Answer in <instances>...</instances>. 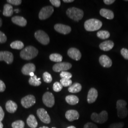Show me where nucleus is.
I'll return each mask as SVG.
<instances>
[{
    "mask_svg": "<svg viewBox=\"0 0 128 128\" xmlns=\"http://www.w3.org/2000/svg\"><path fill=\"white\" fill-rule=\"evenodd\" d=\"M14 11H15L16 12L18 13V12H19V10H18V9H15L14 10Z\"/></svg>",
    "mask_w": 128,
    "mask_h": 128,
    "instance_id": "49",
    "label": "nucleus"
},
{
    "mask_svg": "<svg viewBox=\"0 0 128 128\" xmlns=\"http://www.w3.org/2000/svg\"><path fill=\"white\" fill-rule=\"evenodd\" d=\"M34 36L37 40L43 45H46L50 43V38L48 35L42 30H37Z\"/></svg>",
    "mask_w": 128,
    "mask_h": 128,
    "instance_id": "6",
    "label": "nucleus"
},
{
    "mask_svg": "<svg viewBox=\"0 0 128 128\" xmlns=\"http://www.w3.org/2000/svg\"><path fill=\"white\" fill-rule=\"evenodd\" d=\"M124 126V124L122 122L114 123L111 124L108 128H122Z\"/></svg>",
    "mask_w": 128,
    "mask_h": 128,
    "instance_id": "36",
    "label": "nucleus"
},
{
    "mask_svg": "<svg viewBox=\"0 0 128 128\" xmlns=\"http://www.w3.org/2000/svg\"><path fill=\"white\" fill-rule=\"evenodd\" d=\"M38 51L37 48L32 46H28L20 53V56L23 60H32L37 56Z\"/></svg>",
    "mask_w": 128,
    "mask_h": 128,
    "instance_id": "1",
    "label": "nucleus"
},
{
    "mask_svg": "<svg viewBox=\"0 0 128 128\" xmlns=\"http://www.w3.org/2000/svg\"><path fill=\"white\" fill-rule=\"evenodd\" d=\"M100 14L102 16L108 20H112L114 18V14L110 10L102 9L100 11Z\"/></svg>",
    "mask_w": 128,
    "mask_h": 128,
    "instance_id": "22",
    "label": "nucleus"
},
{
    "mask_svg": "<svg viewBox=\"0 0 128 128\" xmlns=\"http://www.w3.org/2000/svg\"><path fill=\"white\" fill-rule=\"evenodd\" d=\"M7 41V37L4 32L0 31V43H4Z\"/></svg>",
    "mask_w": 128,
    "mask_h": 128,
    "instance_id": "38",
    "label": "nucleus"
},
{
    "mask_svg": "<svg viewBox=\"0 0 128 128\" xmlns=\"http://www.w3.org/2000/svg\"><path fill=\"white\" fill-rule=\"evenodd\" d=\"M54 28L57 32L64 35L68 34L71 32V28L70 26L62 24H56Z\"/></svg>",
    "mask_w": 128,
    "mask_h": 128,
    "instance_id": "13",
    "label": "nucleus"
},
{
    "mask_svg": "<svg viewBox=\"0 0 128 128\" xmlns=\"http://www.w3.org/2000/svg\"><path fill=\"white\" fill-rule=\"evenodd\" d=\"M5 107L7 112L10 113H14L17 110L18 105L14 101L9 100L6 103Z\"/></svg>",
    "mask_w": 128,
    "mask_h": 128,
    "instance_id": "21",
    "label": "nucleus"
},
{
    "mask_svg": "<svg viewBox=\"0 0 128 128\" xmlns=\"http://www.w3.org/2000/svg\"><path fill=\"white\" fill-rule=\"evenodd\" d=\"M7 2L10 4L14 5H19L22 4V2L21 0H7Z\"/></svg>",
    "mask_w": 128,
    "mask_h": 128,
    "instance_id": "39",
    "label": "nucleus"
},
{
    "mask_svg": "<svg viewBox=\"0 0 128 128\" xmlns=\"http://www.w3.org/2000/svg\"><path fill=\"white\" fill-rule=\"evenodd\" d=\"M68 55L70 58L76 61L80 60L82 56L80 51L74 48H71L69 49L68 51Z\"/></svg>",
    "mask_w": 128,
    "mask_h": 128,
    "instance_id": "14",
    "label": "nucleus"
},
{
    "mask_svg": "<svg viewBox=\"0 0 128 128\" xmlns=\"http://www.w3.org/2000/svg\"><path fill=\"white\" fill-rule=\"evenodd\" d=\"M50 2L52 4L56 7H59L61 5L60 0H50Z\"/></svg>",
    "mask_w": 128,
    "mask_h": 128,
    "instance_id": "41",
    "label": "nucleus"
},
{
    "mask_svg": "<svg viewBox=\"0 0 128 128\" xmlns=\"http://www.w3.org/2000/svg\"><path fill=\"white\" fill-rule=\"evenodd\" d=\"M6 89V86L4 82L0 80V92H3Z\"/></svg>",
    "mask_w": 128,
    "mask_h": 128,
    "instance_id": "42",
    "label": "nucleus"
},
{
    "mask_svg": "<svg viewBox=\"0 0 128 128\" xmlns=\"http://www.w3.org/2000/svg\"><path fill=\"white\" fill-rule=\"evenodd\" d=\"M104 2L107 5H110L112 4L115 2V0H104Z\"/></svg>",
    "mask_w": 128,
    "mask_h": 128,
    "instance_id": "44",
    "label": "nucleus"
},
{
    "mask_svg": "<svg viewBox=\"0 0 128 128\" xmlns=\"http://www.w3.org/2000/svg\"><path fill=\"white\" fill-rule=\"evenodd\" d=\"M84 128H98L96 124L92 122H87L84 125Z\"/></svg>",
    "mask_w": 128,
    "mask_h": 128,
    "instance_id": "40",
    "label": "nucleus"
},
{
    "mask_svg": "<svg viewBox=\"0 0 128 128\" xmlns=\"http://www.w3.org/2000/svg\"><path fill=\"white\" fill-rule=\"evenodd\" d=\"M42 101L44 104L48 107H52L55 104V97L51 92H47L43 94Z\"/></svg>",
    "mask_w": 128,
    "mask_h": 128,
    "instance_id": "8",
    "label": "nucleus"
},
{
    "mask_svg": "<svg viewBox=\"0 0 128 128\" xmlns=\"http://www.w3.org/2000/svg\"><path fill=\"white\" fill-rule=\"evenodd\" d=\"M36 66L33 63H28L25 64L22 69V72L24 75L30 76L31 73H34Z\"/></svg>",
    "mask_w": 128,
    "mask_h": 128,
    "instance_id": "18",
    "label": "nucleus"
},
{
    "mask_svg": "<svg viewBox=\"0 0 128 128\" xmlns=\"http://www.w3.org/2000/svg\"><path fill=\"white\" fill-rule=\"evenodd\" d=\"M97 36L102 40H105L110 37V34L106 30H100L97 33Z\"/></svg>",
    "mask_w": 128,
    "mask_h": 128,
    "instance_id": "30",
    "label": "nucleus"
},
{
    "mask_svg": "<svg viewBox=\"0 0 128 128\" xmlns=\"http://www.w3.org/2000/svg\"><path fill=\"white\" fill-rule=\"evenodd\" d=\"M37 114L41 122L46 124H50L51 119L48 112L43 108H40L37 110Z\"/></svg>",
    "mask_w": 128,
    "mask_h": 128,
    "instance_id": "10",
    "label": "nucleus"
},
{
    "mask_svg": "<svg viewBox=\"0 0 128 128\" xmlns=\"http://www.w3.org/2000/svg\"><path fill=\"white\" fill-rule=\"evenodd\" d=\"M2 18H0V27L2 26Z\"/></svg>",
    "mask_w": 128,
    "mask_h": 128,
    "instance_id": "47",
    "label": "nucleus"
},
{
    "mask_svg": "<svg viewBox=\"0 0 128 128\" xmlns=\"http://www.w3.org/2000/svg\"><path fill=\"white\" fill-rule=\"evenodd\" d=\"M72 64L68 62H60L55 64L53 66V70L56 72L66 71L72 68Z\"/></svg>",
    "mask_w": 128,
    "mask_h": 128,
    "instance_id": "11",
    "label": "nucleus"
},
{
    "mask_svg": "<svg viewBox=\"0 0 128 128\" xmlns=\"http://www.w3.org/2000/svg\"><path fill=\"white\" fill-rule=\"evenodd\" d=\"M13 23L21 27H24L27 25V20L23 17L16 16L12 18Z\"/></svg>",
    "mask_w": 128,
    "mask_h": 128,
    "instance_id": "19",
    "label": "nucleus"
},
{
    "mask_svg": "<svg viewBox=\"0 0 128 128\" xmlns=\"http://www.w3.org/2000/svg\"><path fill=\"white\" fill-rule=\"evenodd\" d=\"M36 103V98L33 95H28L22 98L21 104L23 107L28 108L34 105Z\"/></svg>",
    "mask_w": 128,
    "mask_h": 128,
    "instance_id": "9",
    "label": "nucleus"
},
{
    "mask_svg": "<svg viewBox=\"0 0 128 128\" xmlns=\"http://www.w3.org/2000/svg\"><path fill=\"white\" fill-rule=\"evenodd\" d=\"M65 117L69 122H73L79 119L80 115L76 110H69L66 112Z\"/></svg>",
    "mask_w": 128,
    "mask_h": 128,
    "instance_id": "15",
    "label": "nucleus"
},
{
    "mask_svg": "<svg viewBox=\"0 0 128 128\" xmlns=\"http://www.w3.org/2000/svg\"><path fill=\"white\" fill-rule=\"evenodd\" d=\"M50 59L52 61L60 63L62 61L63 57L60 54L53 53L50 56Z\"/></svg>",
    "mask_w": 128,
    "mask_h": 128,
    "instance_id": "28",
    "label": "nucleus"
},
{
    "mask_svg": "<svg viewBox=\"0 0 128 128\" xmlns=\"http://www.w3.org/2000/svg\"><path fill=\"white\" fill-rule=\"evenodd\" d=\"M82 86L78 82H75L69 86L68 91L71 93H78L81 91Z\"/></svg>",
    "mask_w": 128,
    "mask_h": 128,
    "instance_id": "26",
    "label": "nucleus"
},
{
    "mask_svg": "<svg viewBox=\"0 0 128 128\" xmlns=\"http://www.w3.org/2000/svg\"><path fill=\"white\" fill-rule=\"evenodd\" d=\"M98 91L96 89L92 88L88 92L87 101L89 104H92L95 102L98 97Z\"/></svg>",
    "mask_w": 128,
    "mask_h": 128,
    "instance_id": "16",
    "label": "nucleus"
},
{
    "mask_svg": "<svg viewBox=\"0 0 128 128\" xmlns=\"http://www.w3.org/2000/svg\"><path fill=\"white\" fill-rule=\"evenodd\" d=\"M92 120L98 124H102L107 121L108 119V114L106 110H102L99 114L93 112L91 116Z\"/></svg>",
    "mask_w": 128,
    "mask_h": 128,
    "instance_id": "5",
    "label": "nucleus"
},
{
    "mask_svg": "<svg viewBox=\"0 0 128 128\" xmlns=\"http://www.w3.org/2000/svg\"><path fill=\"white\" fill-rule=\"evenodd\" d=\"M66 101L70 105H76L79 102V99L78 96L74 95H69L66 97Z\"/></svg>",
    "mask_w": 128,
    "mask_h": 128,
    "instance_id": "24",
    "label": "nucleus"
},
{
    "mask_svg": "<svg viewBox=\"0 0 128 128\" xmlns=\"http://www.w3.org/2000/svg\"><path fill=\"white\" fill-rule=\"evenodd\" d=\"M4 128V125L2 122H0V128Z\"/></svg>",
    "mask_w": 128,
    "mask_h": 128,
    "instance_id": "46",
    "label": "nucleus"
},
{
    "mask_svg": "<svg viewBox=\"0 0 128 128\" xmlns=\"http://www.w3.org/2000/svg\"><path fill=\"white\" fill-rule=\"evenodd\" d=\"M63 86H62V85L61 84L60 82H56L53 84V89L56 92H59L61 91V90L63 88Z\"/></svg>",
    "mask_w": 128,
    "mask_h": 128,
    "instance_id": "34",
    "label": "nucleus"
},
{
    "mask_svg": "<svg viewBox=\"0 0 128 128\" xmlns=\"http://www.w3.org/2000/svg\"><path fill=\"white\" fill-rule=\"evenodd\" d=\"M126 102L123 100H119L117 102L116 108L117 110V115L120 119H124L128 115V110L126 108Z\"/></svg>",
    "mask_w": 128,
    "mask_h": 128,
    "instance_id": "4",
    "label": "nucleus"
},
{
    "mask_svg": "<svg viewBox=\"0 0 128 128\" xmlns=\"http://www.w3.org/2000/svg\"><path fill=\"white\" fill-rule=\"evenodd\" d=\"M102 22L96 18H91L86 20L84 27L88 32H94L99 30L102 26Z\"/></svg>",
    "mask_w": 128,
    "mask_h": 128,
    "instance_id": "2",
    "label": "nucleus"
},
{
    "mask_svg": "<svg viewBox=\"0 0 128 128\" xmlns=\"http://www.w3.org/2000/svg\"><path fill=\"white\" fill-rule=\"evenodd\" d=\"M63 2H66V3H69V2H74V0H63Z\"/></svg>",
    "mask_w": 128,
    "mask_h": 128,
    "instance_id": "45",
    "label": "nucleus"
},
{
    "mask_svg": "<svg viewBox=\"0 0 128 128\" xmlns=\"http://www.w3.org/2000/svg\"><path fill=\"white\" fill-rule=\"evenodd\" d=\"M99 63L104 68H109L112 66V61L110 58L105 55H102L99 59Z\"/></svg>",
    "mask_w": 128,
    "mask_h": 128,
    "instance_id": "17",
    "label": "nucleus"
},
{
    "mask_svg": "<svg viewBox=\"0 0 128 128\" xmlns=\"http://www.w3.org/2000/svg\"><path fill=\"white\" fill-rule=\"evenodd\" d=\"M28 82L30 85L35 86H38L41 84V81L38 80L37 76L36 75H34L33 76L30 77L29 79Z\"/></svg>",
    "mask_w": 128,
    "mask_h": 128,
    "instance_id": "29",
    "label": "nucleus"
},
{
    "mask_svg": "<svg viewBox=\"0 0 128 128\" xmlns=\"http://www.w3.org/2000/svg\"><path fill=\"white\" fill-rule=\"evenodd\" d=\"M60 76L62 78H64L67 79H70L72 78V74L68 72L62 71L60 74Z\"/></svg>",
    "mask_w": 128,
    "mask_h": 128,
    "instance_id": "35",
    "label": "nucleus"
},
{
    "mask_svg": "<svg viewBox=\"0 0 128 128\" xmlns=\"http://www.w3.org/2000/svg\"><path fill=\"white\" fill-rule=\"evenodd\" d=\"M14 55L9 51H0V61H4L7 64H12L14 61Z\"/></svg>",
    "mask_w": 128,
    "mask_h": 128,
    "instance_id": "12",
    "label": "nucleus"
},
{
    "mask_svg": "<svg viewBox=\"0 0 128 128\" xmlns=\"http://www.w3.org/2000/svg\"><path fill=\"white\" fill-rule=\"evenodd\" d=\"M14 14L12 6L10 4H6L4 7L3 15L6 17H10Z\"/></svg>",
    "mask_w": 128,
    "mask_h": 128,
    "instance_id": "25",
    "label": "nucleus"
},
{
    "mask_svg": "<svg viewBox=\"0 0 128 128\" xmlns=\"http://www.w3.org/2000/svg\"><path fill=\"white\" fill-rule=\"evenodd\" d=\"M121 54L125 60H128V50L123 48L120 50Z\"/></svg>",
    "mask_w": 128,
    "mask_h": 128,
    "instance_id": "37",
    "label": "nucleus"
},
{
    "mask_svg": "<svg viewBox=\"0 0 128 128\" xmlns=\"http://www.w3.org/2000/svg\"><path fill=\"white\" fill-rule=\"evenodd\" d=\"M27 123L28 126L31 128H36L38 126V123L37 119L34 115H30L27 119Z\"/></svg>",
    "mask_w": 128,
    "mask_h": 128,
    "instance_id": "23",
    "label": "nucleus"
},
{
    "mask_svg": "<svg viewBox=\"0 0 128 128\" xmlns=\"http://www.w3.org/2000/svg\"><path fill=\"white\" fill-rule=\"evenodd\" d=\"M52 128H56V127H52Z\"/></svg>",
    "mask_w": 128,
    "mask_h": 128,
    "instance_id": "51",
    "label": "nucleus"
},
{
    "mask_svg": "<svg viewBox=\"0 0 128 128\" xmlns=\"http://www.w3.org/2000/svg\"><path fill=\"white\" fill-rule=\"evenodd\" d=\"M66 128H76V127L74 126H69L68 127H67Z\"/></svg>",
    "mask_w": 128,
    "mask_h": 128,
    "instance_id": "48",
    "label": "nucleus"
},
{
    "mask_svg": "<svg viewBox=\"0 0 128 128\" xmlns=\"http://www.w3.org/2000/svg\"><path fill=\"white\" fill-rule=\"evenodd\" d=\"M43 78L45 82L50 83L52 81V77L50 74L47 72H45L43 74Z\"/></svg>",
    "mask_w": 128,
    "mask_h": 128,
    "instance_id": "32",
    "label": "nucleus"
},
{
    "mask_svg": "<svg viewBox=\"0 0 128 128\" xmlns=\"http://www.w3.org/2000/svg\"><path fill=\"white\" fill-rule=\"evenodd\" d=\"M10 47L13 49L19 50L22 49V48L24 46V45L22 42L19 41V40H17V41L12 42L10 44Z\"/></svg>",
    "mask_w": 128,
    "mask_h": 128,
    "instance_id": "27",
    "label": "nucleus"
},
{
    "mask_svg": "<svg viewBox=\"0 0 128 128\" xmlns=\"http://www.w3.org/2000/svg\"><path fill=\"white\" fill-rule=\"evenodd\" d=\"M54 12V8L52 6H47L41 9L38 14L39 18L41 20H44L50 17Z\"/></svg>",
    "mask_w": 128,
    "mask_h": 128,
    "instance_id": "7",
    "label": "nucleus"
},
{
    "mask_svg": "<svg viewBox=\"0 0 128 128\" xmlns=\"http://www.w3.org/2000/svg\"><path fill=\"white\" fill-rule=\"evenodd\" d=\"M12 126V128H24L25 126V124L22 120H18L14 122Z\"/></svg>",
    "mask_w": 128,
    "mask_h": 128,
    "instance_id": "31",
    "label": "nucleus"
},
{
    "mask_svg": "<svg viewBox=\"0 0 128 128\" xmlns=\"http://www.w3.org/2000/svg\"><path fill=\"white\" fill-rule=\"evenodd\" d=\"M114 46V44L113 41L111 40H107L104 41L99 45V48L102 50L108 51L111 50Z\"/></svg>",
    "mask_w": 128,
    "mask_h": 128,
    "instance_id": "20",
    "label": "nucleus"
},
{
    "mask_svg": "<svg viewBox=\"0 0 128 128\" xmlns=\"http://www.w3.org/2000/svg\"><path fill=\"white\" fill-rule=\"evenodd\" d=\"M66 14L69 18L77 22H78L82 18L84 14L82 10L76 7H71L69 8L67 10Z\"/></svg>",
    "mask_w": 128,
    "mask_h": 128,
    "instance_id": "3",
    "label": "nucleus"
},
{
    "mask_svg": "<svg viewBox=\"0 0 128 128\" xmlns=\"http://www.w3.org/2000/svg\"><path fill=\"white\" fill-rule=\"evenodd\" d=\"M39 128H49L48 127H46V126H43V127H41Z\"/></svg>",
    "mask_w": 128,
    "mask_h": 128,
    "instance_id": "50",
    "label": "nucleus"
},
{
    "mask_svg": "<svg viewBox=\"0 0 128 128\" xmlns=\"http://www.w3.org/2000/svg\"><path fill=\"white\" fill-rule=\"evenodd\" d=\"M60 83L64 87L70 86L72 84V81L71 79H67L64 78H62L60 80Z\"/></svg>",
    "mask_w": 128,
    "mask_h": 128,
    "instance_id": "33",
    "label": "nucleus"
},
{
    "mask_svg": "<svg viewBox=\"0 0 128 128\" xmlns=\"http://www.w3.org/2000/svg\"><path fill=\"white\" fill-rule=\"evenodd\" d=\"M4 117V112L2 107L0 106V122L3 120Z\"/></svg>",
    "mask_w": 128,
    "mask_h": 128,
    "instance_id": "43",
    "label": "nucleus"
}]
</instances>
